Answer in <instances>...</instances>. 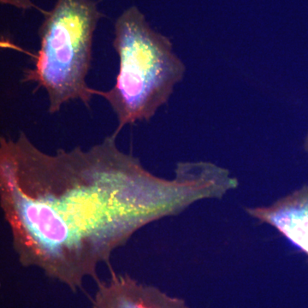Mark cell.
Here are the masks:
<instances>
[{
  "label": "cell",
  "instance_id": "obj_1",
  "mask_svg": "<svg viewBox=\"0 0 308 308\" xmlns=\"http://www.w3.org/2000/svg\"><path fill=\"white\" fill-rule=\"evenodd\" d=\"M114 134L88 149L36 146L26 134L0 138V206L24 267L77 291L139 230L239 185L211 162L178 163L166 179L117 146Z\"/></svg>",
  "mask_w": 308,
  "mask_h": 308
},
{
  "label": "cell",
  "instance_id": "obj_2",
  "mask_svg": "<svg viewBox=\"0 0 308 308\" xmlns=\"http://www.w3.org/2000/svg\"><path fill=\"white\" fill-rule=\"evenodd\" d=\"M113 47L119 58L116 83L107 91H95L109 103L117 118L114 134L126 125L149 121L166 104L186 68L170 39L154 30L146 16L132 5L117 17Z\"/></svg>",
  "mask_w": 308,
  "mask_h": 308
},
{
  "label": "cell",
  "instance_id": "obj_3",
  "mask_svg": "<svg viewBox=\"0 0 308 308\" xmlns=\"http://www.w3.org/2000/svg\"><path fill=\"white\" fill-rule=\"evenodd\" d=\"M39 50L34 66L23 70L21 82L36 84L47 94L49 113L80 100L90 108L96 89L86 84L95 29L104 16L94 0H57L42 13Z\"/></svg>",
  "mask_w": 308,
  "mask_h": 308
},
{
  "label": "cell",
  "instance_id": "obj_4",
  "mask_svg": "<svg viewBox=\"0 0 308 308\" xmlns=\"http://www.w3.org/2000/svg\"><path fill=\"white\" fill-rule=\"evenodd\" d=\"M92 308H191L183 300L138 281L110 266L109 277L98 279Z\"/></svg>",
  "mask_w": 308,
  "mask_h": 308
},
{
  "label": "cell",
  "instance_id": "obj_5",
  "mask_svg": "<svg viewBox=\"0 0 308 308\" xmlns=\"http://www.w3.org/2000/svg\"><path fill=\"white\" fill-rule=\"evenodd\" d=\"M246 212L270 225L308 258V185H304L269 206L246 207Z\"/></svg>",
  "mask_w": 308,
  "mask_h": 308
},
{
  "label": "cell",
  "instance_id": "obj_6",
  "mask_svg": "<svg viewBox=\"0 0 308 308\" xmlns=\"http://www.w3.org/2000/svg\"><path fill=\"white\" fill-rule=\"evenodd\" d=\"M0 3L2 4H7L10 5L16 8L21 9V10H29V9H36L39 10L43 13L45 10L39 9L38 6L32 2V0H0Z\"/></svg>",
  "mask_w": 308,
  "mask_h": 308
},
{
  "label": "cell",
  "instance_id": "obj_7",
  "mask_svg": "<svg viewBox=\"0 0 308 308\" xmlns=\"http://www.w3.org/2000/svg\"><path fill=\"white\" fill-rule=\"evenodd\" d=\"M305 148L308 152V134L306 138V141H305Z\"/></svg>",
  "mask_w": 308,
  "mask_h": 308
}]
</instances>
